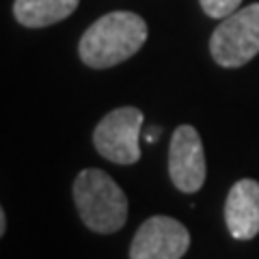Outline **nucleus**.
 I'll use <instances>...</instances> for the list:
<instances>
[{"label":"nucleus","instance_id":"f257e3e1","mask_svg":"<svg viewBox=\"0 0 259 259\" xmlns=\"http://www.w3.org/2000/svg\"><path fill=\"white\" fill-rule=\"evenodd\" d=\"M147 22L132 11H112L93 22L78 44L80 61L93 69H106L127 61L147 41Z\"/></svg>","mask_w":259,"mask_h":259},{"label":"nucleus","instance_id":"20e7f679","mask_svg":"<svg viewBox=\"0 0 259 259\" xmlns=\"http://www.w3.org/2000/svg\"><path fill=\"white\" fill-rule=\"evenodd\" d=\"M145 117L139 108L121 106L95 125L93 145L102 158L115 164H134L141 160V130Z\"/></svg>","mask_w":259,"mask_h":259},{"label":"nucleus","instance_id":"39448f33","mask_svg":"<svg viewBox=\"0 0 259 259\" xmlns=\"http://www.w3.org/2000/svg\"><path fill=\"white\" fill-rule=\"evenodd\" d=\"M190 246L188 229L171 216H151L136 231L130 259H182Z\"/></svg>","mask_w":259,"mask_h":259},{"label":"nucleus","instance_id":"0eeeda50","mask_svg":"<svg viewBox=\"0 0 259 259\" xmlns=\"http://www.w3.org/2000/svg\"><path fill=\"white\" fill-rule=\"evenodd\" d=\"M225 223L236 240H253L259 233V182L240 180L225 201Z\"/></svg>","mask_w":259,"mask_h":259},{"label":"nucleus","instance_id":"f03ea898","mask_svg":"<svg viewBox=\"0 0 259 259\" xmlns=\"http://www.w3.org/2000/svg\"><path fill=\"white\" fill-rule=\"evenodd\" d=\"M74 203L82 223L95 233H115L127 221V197L102 168H84L74 180Z\"/></svg>","mask_w":259,"mask_h":259},{"label":"nucleus","instance_id":"423d86ee","mask_svg":"<svg viewBox=\"0 0 259 259\" xmlns=\"http://www.w3.org/2000/svg\"><path fill=\"white\" fill-rule=\"evenodd\" d=\"M205 153L199 132L184 123L173 132L168 147V175L180 192H199L205 184Z\"/></svg>","mask_w":259,"mask_h":259},{"label":"nucleus","instance_id":"9d476101","mask_svg":"<svg viewBox=\"0 0 259 259\" xmlns=\"http://www.w3.org/2000/svg\"><path fill=\"white\" fill-rule=\"evenodd\" d=\"M5 231H7V212L0 209V236H5Z\"/></svg>","mask_w":259,"mask_h":259},{"label":"nucleus","instance_id":"1a4fd4ad","mask_svg":"<svg viewBox=\"0 0 259 259\" xmlns=\"http://www.w3.org/2000/svg\"><path fill=\"white\" fill-rule=\"evenodd\" d=\"M199 3H201V9H203L209 18L225 20L240 9L242 0H199Z\"/></svg>","mask_w":259,"mask_h":259},{"label":"nucleus","instance_id":"6e6552de","mask_svg":"<svg viewBox=\"0 0 259 259\" xmlns=\"http://www.w3.org/2000/svg\"><path fill=\"white\" fill-rule=\"evenodd\" d=\"M80 0H15L13 15L26 28H44L69 18Z\"/></svg>","mask_w":259,"mask_h":259},{"label":"nucleus","instance_id":"7ed1b4c3","mask_svg":"<svg viewBox=\"0 0 259 259\" xmlns=\"http://www.w3.org/2000/svg\"><path fill=\"white\" fill-rule=\"evenodd\" d=\"M212 59L221 67H242L259 54V3L231 13L209 39Z\"/></svg>","mask_w":259,"mask_h":259}]
</instances>
